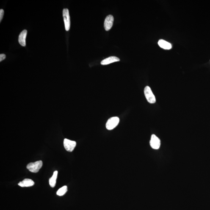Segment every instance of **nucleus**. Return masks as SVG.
<instances>
[{"label": "nucleus", "instance_id": "6", "mask_svg": "<svg viewBox=\"0 0 210 210\" xmlns=\"http://www.w3.org/2000/svg\"><path fill=\"white\" fill-rule=\"evenodd\" d=\"M160 140L159 138L155 135L153 134L150 141V145L151 148L153 149L158 150L160 146Z\"/></svg>", "mask_w": 210, "mask_h": 210}, {"label": "nucleus", "instance_id": "11", "mask_svg": "<svg viewBox=\"0 0 210 210\" xmlns=\"http://www.w3.org/2000/svg\"><path fill=\"white\" fill-rule=\"evenodd\" d=\"M158 45L160 47L165 50H169L171 49V44L168 42L163 40H160L158 42Z\"/></svg>", "mask_w": 210, "mask_h": 210}, {"label": "nucleus", "instance_id": "5", "mask_svg": "<svg viewBox=\"0 0 210 210\" xmlns=\"http://www.w3.org/2000/svg\"><path fill=\"white\" fill-rule=\"evenodd\" d=\"M64 148L66 151L69 152L73 151L76 145V142L74 141L69 140L67 139H64Z\"/></svg>", "mask_w": 210, "mask_h": 210}, {"label": "nucleus", "instance_id": "7", "mask_svg": "<svg viewBox=\"0 0 210 210\" xmlns=\"http://www.w3.org/2000/svg\"><path fill=\"white\" fill-rule=\"evenodd\" d=\"M114 21V17L112 15L107 16L105 19L104 22V28L106 31H109L111 29Z\"/></svg>", "mask_w": 210, "mask_h": 210}, {"label": "nucleus", "instance_id": "10", "mask_svg": "<svg viewBox=\"0 0 210 210\" xmlns=\"http://www.w3.org/2000/svg\"><path fill=\"white\" fill-rule=\"evenodd\" d=\"M34 182L33 180L29 179H26L22 181L19 183L18 185L21 187H30L34 185Z\"/></svg>", "mask_w": 210, "mask_h": 210}, {"label": "nucleus", "instance_id": "3", "mask_svg": "<svg viewBox=\"0 0 210 210\" xmlns=\"http://www.w3.org/2000/svg\"><path fill=\"white\" fill-rule=\"evenodd\" d=\"M120 119L117 117H112L109 118L107 122L106 128L108 130H112L118 125Z\"/></svg>", "mask_w": 210, "mask_h": 210}, {"label": "nucleus", "instance_id": "8", "mask_svg": "<svg viewBox=\"0 0 210 210\" xmlns=\"http://www.w3.org/2000/svg\"><path fill=\"white\" fill-rule=\"evenodd\" d=\"M27 31L26 30H24L20 33L19 36L18 42L22 46H26V38L27 36Z\"/></svg>", "mask_w": 210, "mask_h": 210}, {"label": "nucleus", "instance_id": "13", "mask_svg": "<svg viewBox=\"0 0 210 210\" xmlns=\"http://www.w3.org/2000/svg\"><path fill=\"white\" fill-rule=\"evenodd\" d=\"M67 186H64L58 190L57 192H56V194L59 196H62L64 195L67 192Z\"/></svg>", "mask_w": 210, "mask_h": 210}, {"label": "nucleus", "instance_id": "4", "mask_svg": "<svg viewBox=\"0 0 210 210\" xmlns=\"http://www.w3.org/2000/svg\"><path fill=\"white\" fill-rule=\"evenodd\" d=\"M63 17L65 24V30L68 31L69 30L70 26V17L68 9L65 8L63 9Z\"/></svg>", "mask_w": 210, "mask_h": 210}, {"label": "nucleus", "instance_id": "14", "mask_svg": "<svg viewBox=\"0 0 210 210\" xmlns=\"http://www.w3.org/2000/svg\"><path fill=\"white\" fill-rule=\"evenodd\" d=\"M4 15V11L2 9L0 10V22L2 20Z\"/></svg>", "mask_w": 210, "mask_h": 210}, {"label": "nucleus", "instance_id": "12", "mask_svg": "<svg viewBox=\"0 0 210 210\" xmlns=\"http://www.w3.org/2000/svg\"><path fill=\"white\" fill-rule=\"evenodd\" d=\"M57 175V171H55L53 172V175L52 177H51V178L50 179L49 184L51 187L54 188L55 186Z\"/></svg>", "mask_w": 210, "mask_h": 210}, {"label": "nucleus", "instance_id": "15", "mask_svg": "<svg viewBox=\"0 0 210 210\" xmlns=\"http://www.w3.org/2000/svg\"><path fill=\"white\" fill-rule=\"evenodd\" d=\"M6 55L4 54H1L0 55V62H2L6 59Z\"/></svg>", "mask_w": 210, "mask_h": 210}, {"label": "nucleus", "instance_id": "1", "mask_svg": "<svg viewBox=\"0 0 210 210\" xmlns=\"http://www.w3.org/2000/svg\"><path fill=\"white\" fill-rule=\"evenodd\" d=\"M144 93L147 101L150 104H154L156 103L155 97L153 93L151 88L149 86H146L144 89Z\"/></svg>", "mask_w": 210, "mask_h": 210}, {"label": "nucleus", "instance_id": "2", "mask_svg": "<svg viewBox=\"0 0 210 210\" xmlns=\"http://www.w3.org/2000/svg\"><path fill=\"white\" fill-rule=\"evenodd\" d=\"M43 166V162L42 161H38L34 163H30L27 165L26 168L29 169L30 171L37 173Z\"/></svg>", "mask_w": 210, "mask_h": 210}, {"label": "nucleus", "instance_id": "9", "mask_svg": "<svg viewBox=\"0 0 210 210\" xmlns=\"http://www.w3.org/2000/svg\"><path fill=\"white\" fill-rule=\"evenodd\" d=\"M120 61V59L118 57L115 56H111L102 61L101 64L102 65H107Z\"/></svg>", "mask_w": 210, "mask_h": 210}]
</instances>
